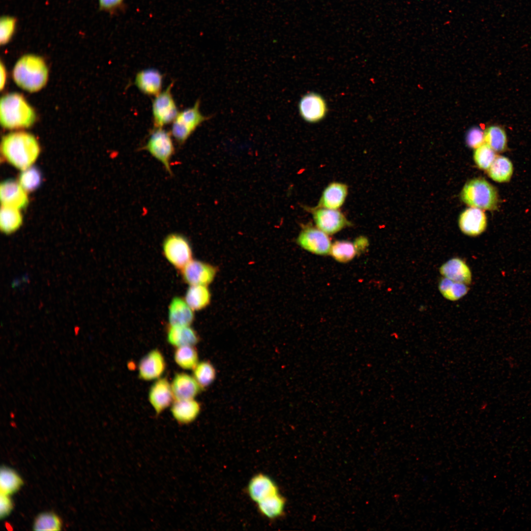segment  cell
Instances as JSON below:
<instances>
[{
	"instance_id": "1",
	"label": "cell",
	"mask_w": 531,
	"mask_h": 531,
	"mask_svg": "<svg viewBox=\"0 0 531 531\" xmlns=\"http://www.w3.org/2000/svg\"><path fill=\"white\" fill-rule=\"evenodd\" d=\"M1 152L9 163L23 170L30 167L36 160L40 146L33 135L24 131L14 132L3 137Z\"/></svg>"
},
{
	"instance_id": "2",
	"label": "cell",
	"mask_w": 531,
	"mask_h": 531,
	"mask_svg": "<svg viewBox=\"0 0 531 531\" xmlns=\"http://www.w3.org/2000/svg\"><path fill=\"white\" fill-rule=\"evenodd\" d=\"M48 69L44 60L40 56L28 54L16 62L12 75L15 83L22 89L34 92L46 84Z\"/></svg>"
},
{
	"instance_id": "3",
	"label": "cell",
	"mask_w": 531,
	"mask_h": 531,
	"mask_svg": "<svg viewBox=\"0 0 531 531\" xmlns=\"http://www.w3.org/2000/svg\"><path fill=\"white\" fill-rule=\"evenodd\" d=\"M36 115L24 96L12 92L3 96L0 103V120L8 129L28 128L34 122Z\"/></svg>"
},
{
	"instance_id": "4",
	"label": "cell",
	"mask_w": 531,
	"mask_h": 531,
	"mask_svg": "<svg viewBox=\"0 0 531 531\" xmlns=\"http://www.w3.org/2000/svg\"><path fill=\"white\" fill-rule=\"evenodd\" d=\"M460 196L466 204L472 207L493 210L498 207L497 189L483 178H475L468 181Z\"/></svg>"
},
{
	"instance_id": "5",
	"label": "cell",
	"mask_w": 531,
	"mask_h": 531,
	"mask_svg": "<svg viewBox=\"0 0 531 531\" xmlns=\"http://www.w3.org/2000/svg\"><path fill=\"white\" fill-rule=\"evenodd\" d=\"M200 101L197 100L193 106L178 113L172 122L171 133L179 145L185 143L198 127L210 118L200 111Z\"/></svg>"
},
{
	"instance_id": "6",
	"label": "cell",
	"mask_w": 531,
	"mask_h": 531,
	"mask_svg": "<svg viewBox=\"0 0 531 531\" xmlns=\"http://www.w3.org/2000/svg\"><path fill=\"white\" fill-rule=\"evenodd\" d=\"M162 253L166 259L175 268L181 270L192 260L191 243L184 235L177 233L168 235L162 244Z\"/></svg>"
},
{
	"instance_id": "7",
	"label": "cell",
	"mask_w": 531,
	"mask_h": 531,
	"mask_svg": "<svg viewBox=\"0 0 531 531\" xmlns=\"http://www.w3.org/2000/svg\"><path fill=\"white\" fill-rule=\"evenodd\" d=\"M172 136L170 132L163 128H154L143 148L160 162L170 175H172L170 162L175 152Z\"/></svg>"
},
{
	"instance_id": "8",
	"label": "cell",
	"mask_w": 531,
	"mask_h": 531,
	"mask_svg": "<svg viewBox=\"0 0 531 531\" xmlns=\"http://www.w3.org/2000/svg\"><path fill=\"white\" fill-rule=\"evenodd\" d=\"M174 82L155 96L152 103L154 128H163L173 122L179 112L172 93Z\"/></svg>"
},
{
	"instance_id": "9",
	"label": "cell",
	"mask_w": 531,
	"mask_h": 531,
	"mask_svg": "<svg viewBox=\"0 0 531 531\" xmlns=\"http://www.w3.org/2000/svg\"><path fill=\"white\" fill-rule=\"evenodd\" d=\"M297 244L304 250L319 255L330 254L332 244L328 235L316 226H303L296 239Z\"/></svg>"
},
{
	"instance_id": "10",
	"label": "cell",
	"mask_w": 531,
	"mask_h": 531,
	"mask_svg": "<svg viewBox=\"0 0 531 531\" xmlns=\"http://www.w3.org/2000/svg\"><path fill=\"white\" fill-rule=\"evenodd\" d=\"M316 226L328 235L335 234L351 225L338 209L316 206L310 208Z\"/></svg>"
},
{
	"instance_id": "11",
	"label": "cell",
	"mask_w": 531,
	"mask_h": 531,
	"mask_svg": "<svg viewBox=\"0 0 531 531\" xmlns=\"http://www.w3.org/2000/svg\"><path fill=\"white\" fill-rule=\"evenodd\" d=\"M180 271L184 283L189 285L208 286L214 279L217 268L207 263L192 259Z\"/></svg>"
},
{
	"instance_id": "12",
	"label": "cell",
	"mask_w": 531,
	"mask_h": 531,
	"mask_svg": "<svg viewBox=\"0 0 531 531\" xmlns=\"http://www.w3.org/2000/svg\"><path fill=\"white\" fill-rule=\"evenodd\" d=\"M163 354L158 349L148 352L138 364V377L145 381L156 380L161 378L166 368Z\"/></svg>"
},
{
	"instance_id": "13",
	"label": "cell",
	"mask_w": 531,
	"mask_h": 531,
	"mask_svg": "<svg viewBox=\"0 0 531 531\" xmlns=\"http://www.w3.org/2000/svg\"><path fill=\"white\" fill-rule=\"evenodd\" d=\"M299 113L306 121L316 123L326 116L327 108L324 98L319 94L310 92L303 95L298 103Z\"/></svg>"
},
{
	"instance_id": "14",
	"label": "cell",
	"mask_w": 531,
	"mask_h": 531,
	"mask_svg": "<svg viewBox=\"0 0 531 531\" xmlns=\"http://www.w3.org/2000/svg\"><path fill=\"white\" fill-rule=\"evenodd\" d=\"M148 398L157 415L171 406L174 402L171 384L166 378L155 381L149 388Z\"/></svg>"
},
{
	"instance_id": "15",
	"label": "cell",
	"mask_w": 531,
	"mask_h": 531,
	"mask_svg": "<svg viewBox=\"0 0 531 531\" xmlns=\"http://www.w3.org/2000/svg\"><path fill=\"white\" fill-rule=\"evenodd\" d=\"M0 198L2 206L18 209L26 207L29 202L26 191L19 183L12 179H8L1 183Z\"/></svg>"
},
{
	"instance_id": "16",
	"label": "cell",
	"mask_w": 531,
	"mask_h": 531,
	"mask_svg": "<svg viewBox=\"0 0 531 531\" xmlns=\"http://www.w3.org/2000/svg\"><path fill=\"white\" fill-rule=\"evenodd\" d=\"M459 226L461 231L469 236H477L483 232L487 226L485 213L480 208L471 207L460 215Z\"/></svg>"
},
{
	"instance_id": "17",
	"label": "cell",
	"mask_w": 531,
	"mask_h": 531,
	"mask_svg": "<svg viewBox=\"0 0 531 531\" xmlns=\"http://www.w3.org/2000/svg\"><path fill=\"white\" fill-rule=\"evenodd\" d=\"M368 244L366 237L360 236L354 242L337 240L332 244L330 254L337 261L347 263L353 260L359 252L364 250Z\"/></svg>"
},
{
	"instance_id": "18",
	"label": "cell",
	"mask_w": 531,
	"mask_h": 531,
	"mask_svg": "<svg viewBox=\"0 0 531 531\" xmlns=\"http://www.w3.org/2000/svg\"><path fill=\"white\" fill-rule=\"evenodd\" d=\"M171 384L175 400L194 399L202 389L193 376L183 372L176 373Z\"/></svg>"
},
{
	"instance_id": "19",
	"label": "cell",
	"mask_w": 531,
	"mask_h": 531,
	"mask_svg": "<svg viewBox=\"0 0 531 531\" xmlns=\"http://www.w3.org/2000/svg\"><path fill=\"white\" fill-rule=\"evenodd\" d=\"M194 311L184 298L174 296L168 307L169 325L173 326H190L194 322Z\"/></svg>"
},
{
	"instance_id": "20",
	"label": "cell",
	"mask_w": 531,
	"mask_h": 531,
	"mask_svg": "<svg viewBox=\"0 0 531 531\" xmlns=\"http://www.w3.org/2000/svg\"><path fill=\"white\" fill-rule=\"evenodd\" d=\"M163 75L156 69L150 68L138 72L134 84L139 90L148 96H156L161 92Z\"/></svg>"
},
{
	"instance_id": "21",
	"label": "cell",
	"mask_w": 531,
	"mask_h": 531,
	"mask_svg": "<svg viewBox=\"0 0 531 531\" xmlns=\"http://www.w3.org/2000/svg\"><path fill=\"white\" fill-rule=\"evenodd\" d=\"M348 193V186L340 182H332L324 190L317 206L338 209L344 204Z\"/></svg>"
},
{
	"instance_id": "22",
	"label": "cell",
	"mask_w": 531,
	"mask_h": 531,
	"mask_svg": "<svg viewBox=\"0 0 531 531\" xmlns=\"http://www.w3.org/2000/svg\"><path fill=\"white\" fill-rule=\"evenodd\" d=\"M443 276L454 282L469 285L471 283V271L464 261L459 258H453L442 264L439 269Z\"/></svg>"
},
{
	"instance_id": "23",
	"label": "cell",
	"mask_w": 531,
	"mask_h": 531,
	"mask_svg": "<svg viewBox=\"0 0 531 531\" xmlns=\"http://www.w3.org/2000/svg\"><path fill=\"white\" fill-rule=\"evenodd\" d=\"M248 493L251 499L257 503L278 493L277 487L268 476L260 473L254 476L249 483Z\"/></svg>"
},
{
	"instance_id": "24",
	"label": "cell",
	"mask_w": 531,
	"mask_h": 531,
	"mask_svg": "<svg viewBox=\"0 0 531 531\" xmlns=\"http://www.w3.org/2000/svg\"><path fill=\"white\" fill-rule=\"evenodd\" d=\"M201 411L200 403L194 399L175 400L171 405V412L180 424L191 423L198 416Z\"/></svg>"
},
{
	"instance_id": "25",
	"label": "cell",
	"mask_w": 531,
	"mask_h": 531,
	"mask_svg": "<svg viewBox=\"0 0 531 531\" xmlns=\"http://www.w3.org/2000/svg\"><path fill=\"white\" fill-rule=\"evenodd\" d=\"M166 334L167 342L175 348L195 346L200 340L197 332L190 326L168 325Z\"/></svg>"
},
{
	"instance_id": "26",
	"label": "cell",
	"mask_w": 531,
	"mask_h": 531,
	"mask_svg": "<svg viewBox=\"0 0 531 531\" xmlns=\"http://www.w3.org/2000/svg\"><path fill=\"white\" fill-rule=\"evenodd\" d=\"M184 298L193 311H200L210 303L211 293L207 286L190 285Z\"/></svg>"
},
{
	"instance_id": "27",
	"label": "cell",
	"mask_w": 531,
	"mask_h": 531,
	"mask_svg": "<svg viewBox=\"0 0 531 531\" xmlns=\"http://www.w3.org/2000/svg\"><path fill=\"white\" fill-rule=\"evenodd\" d=\"M513 165L510 160L503 156H497L488 170L489 177L499 182L509 181L512 175Z\"/></svg>"
},
{
	"instance_id": "28",
	"label": "cell",
	"mask_w": 531,
	"mask_h": 531,
	"mask_svg": "<svg viewBox=\"0 0 531 531\" xmlns=\"http://www.w3.org/2000/svg\"><path fill=\"white\" fill-rule=\"evenodd\" d=\"M260 512L269 519L277 518L283 514L285 500L278 493L257 503Z\"/></svg>"
},
{
	"instance_id": "29",
	"label": "cell",
	"mask_w": 531,
	"mask_h": 531,
	"mask_svg": "<svg viewBox=\"0 0 531 531\" xmlns=\"http://www.w3.org/2000/svg\"><path fill=\"white\" fill-rule=\"evenodd\" d=\"M23 484L19 475L13 469L6 466L0 468V494L10 495L16 493Z\"/></svg>"
},
{
	"instance_id": "30",
	"label": "cell",
	"mask_w": 531,
	"mask_h": 531,
	"mask_svg": "<svg viewBox=\"0 0 531 531\" xmlns=\"http://www.w3.org/2000/svg\"><path fill=\"white\" fill-rule=\"evenodd\" d=\"M195 346L176 348L174 353L175 363L184 370H193L199 363V355Z\"/></svg>"
},
{
	"instance_id": "31",
	"label": "cell",
	"mask_w": 531,
	"mask_h": 531,
	"mask_svg": "<svg viewBox=\"0 0 531 531\" xmlns=\"http://www.w3.org/2000/svg\"><path fill=\"white\" fill-rule=\"evenodd\" d=\"M22 223V216L19 209L2 206L0 213V227L3 233L9 234L16 231Z\"/></svg>"
},
{
	"instance_id": "32",
	"label": "cell",
	"mask_w": 531,
	"mask_h": 531,
	"mask_svg": "<svg viewBox=\"0 0 531 531\" xmlns=\"http://www.w3.org/2000/svg\"><path fill=\"white\" fill-rule=\"evenodd\" d=\"M468 285L443 277L439 283V289L442 296L451 301L457 300L469 291Z\"/></svg>"
},
{
	"instance_id": "33",
	"label": "cell",
	"mask_w": 531,
	"mask_h": 531,
	"mask_svg": "<svg viewBox=\"0 0 531 531\" xmlns=\"http://www.w3.org/2000/svg\"><path fill=\"white\" fill-rule=\"evenodd\" d=\"M484 139L485 143L495 151L501 152L506 149V134L500 126L492 125L488 127L484 132Z\"/></svg>"
},
{
	"instance_id": "34",
	"label": "cell",
	"mask_w": 531,
	"mask_h": 531,
	"mask_svg": "<svg viewBox=\"0 0 531 531\" xmlns=\"http://www.w3.org/2000/svg\"><path fill=\"white\" fill-rule=\"evenodd\" d=\"M216 370L208 361L199 362L193 369V377L202 389L212 384L216 378Z\"/></svg>"
},
{
	"instance_id": "35",
	"label": "cell",
	"mask_w": 531,
	"mask_h": 531,
	"mask_svg": "<svg viewBox=\"0 0 531 531\" xmlns=\"http://www.w3.org/2000/svg\"><path fill=\"white\" fill-rule=\"evenodd\" d=\"M42 182V175L35 167H30L23 170L19 178V183L27 191H32L38 188Z\"/></svg>"
},
{
	"instance_id": "36",
	"label": "cell",
	"mask_w": 531,
	"mask_h": 531,
	"mask_svg": "<svg viewBox=\"0 0 531 531\" xmlns=\"http://www.w3.org/2000/svg\"><path fill=\"white\" fill-rule=\"evenodd\" d=\"M61 527L60 519L52 512L40 513L36 517L33 525L34 531H59Z\"/></svg>"
},
{
	"instance_id": "37",
	"label": "cell",
	"mask_w": 531,
	"mask_h": 531,
	"mask_svg": "<svg viewBox=\"0 0 531 531\" xmlns=\"http://www.w3.org/2000/svg\"><path fill=\"white\" fill-rule=\"evenodd\" d=\"M495 151L486 143L475 148L474 160L479 168L488 170L497 156Z\"/></svg>"
},
{
	"instance_id": "38",
	"label": "cell",
	"mask_w": 531,
	"mask_h": 531,
	"mask_svg": "<svg viewBox=\"0 0 531 531\" xmlns=\"http://www.w3.org/2000/svg\"><path fill=\"white\" fill-rule=\"evenodd\" d=\"M17 20L13 16H4L0 21V43L5 45L12 39L16 30Z\"/></svg>"
},
{
	"instance_id": "39",
	"label": "cell",
	"mask_w": 531,
	"mask_h": 531,
	"mask_svg": "<svg viewBox=\"0 0 531 531\" xmlns=\"http://www.w3.org/2000/svg\"><path fill=\"white\" fill-rule=\"evenodd\" d=\"M484 142V132L480 128L474 127L469 130L466 136V143L469 147L476 148Z\"/></svg>"
},
{
	"instance_id": "40",
	"label": "cell",
	"mask_w": 531,
	"mask_h": 531,
	"mask_svg": "<svg viewBox=\"0 0 531 531\" xmlns=\"http://www.w3.org/2000/svg\"><path fill=\"white\" fill-rule=\"evenodd\" d=\"M13 508V503L9 495L0 494V517L1 519L8 516Z\"/></svg>"
},
{
	"instance_id": "41",
	"label": "cell",
	"mask_w": 531,
	"mask_h": 531,
	"mask_svg": "<svg viewBox=\"0 0 531 531\" xmlns=\"http://www.w3.org/2000/svg\"><path fill=\"white\" fill-rule=\"evenodd\" d=\"M124 0H98L100 9L106 12H114L121 8Z\"/></svg>"
},
{
	"instance_id": "42",
	"label": "cell",
	"mask_w": 531,
	"mask_h": 531,
	"mask_svg": "<svg viewBox=\"0 0 531 531\" xmlns=\"http://www.w3.org/2000/svg\"><path fill=\"white\" fill-rule=\"evenodd\" d=\"M0 88L2 90L5 86L6 80V71L4 65L2 62L0 63Z\"/></svg>"
}]
</instances>
